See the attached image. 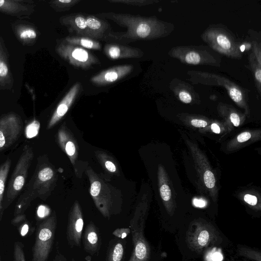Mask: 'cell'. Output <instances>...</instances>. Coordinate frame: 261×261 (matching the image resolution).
Instances as JSON below:
<instances>
[{
	"label": "cell",
	"instance_id": "obj_25",
	"mask_svg": "<svg viewBox=\"0 0 261 261\" xmlns=\"http://www.w3.org/2000/svg\"><path fill=\"white\" fill-rule=\"evenodd\" d=\"M108 1L112 3H121L127 5L139 7L158 2L157 1L152 0H108Z\"/></svg>",
	"mask_w": 261,
	"mask_h": 261
},
{
	"label": "cell",
	"instance_id": "obj_22",
	"mask_svg": "<svg viewBox=\"0 0 261 261\" xmlns=\"http://www.w3.org/2000/svg\"><path fill=\"white\" fill-rule=\"evenodd\" d=\"M80 0H54L49 2L50 6L57 12L69 10L80 2Z\"/></svg>",
	"mask_w": 261,
	"mask_h": 261
},
{
	"label": "cell",
	"instance_id": "obj_14",
	"mask_svg": "<svg viewBox=\"0 0 261 261\" xmlns=\"http://www.w3.org/2000/svg\"><path fill=\"white\" fill-rule=\"evenodd\" d=\"M59 21L69 32L75 33L77 36L88 37L86 16L81 13L71 14L62 16Z\"/></svg>",
	"mask_w": 261,
	"mask_h": 261
},
{
	"label": "cell",
	"instance_id": "obj_8",
	"mask_svg": "<svg viewBox=\"0 0 261 261\" xmlns=\"http://www.w3.org/2000/svg\"><path fill=\"white\" fill-rule=\"evenodd\" d=\"M131 223L134 250L128 261H147L150 256V248L144 236V220L139 221L135 217Z\"/></svg>",
	"mask_w": 261,
	"mask_h": 261
},
{
	"label": "cell",
	"instance_id": "obj_4",
	"mask_svg": "<svg viewBox=\"0 0 261 261\" xmlns=\"http://www.w3.org/2000/svg\"><path fill=\"white\" fill-rule=\"evenodd\" d=\"M187 74L193 84L222 87L234 102L240 105L246 104L248 96L247 91L229 79L214 73L199 71H189Z\"/></svg>",
	"mask_w": 261,
	"mask_h": 261
},
{
	"label": "cell",
	"instance_id": "obj_15",
	"mask_svg": "<svg viewBox=\"0 0 261 261\" xmlns=\"http://www.w3.org/2000/svg\"><path fill=\"white\" fill-rule=\"evenodd\" d=\"M88 37L95 39H105L111 32L109 23L94 15L86 16Z\"/></svg>",
	"mask_w": 261,
	"mask_h": 261
},
{
	"label": "cell",
	"instance_id": "obj_24",
	"mask_svg": "<svg viewBox=\"0 0 261 261\" xmlns=\"http://www.w3.org/2000/svg\"><path fill=\"white\" fill-rule=\"evenodd\" d=\"M124 252V249L121 243H116L111 250L107 261H121Z\"/></svg>",
	"mask_w": 261,
	"mask_h": 261
},
{
	"label": "cell",
	"instance_id": "obj_18",
	"mask_svg": "<svg viewBox=\"0 0 261 261\" xmlns=\"http://www.w3.org/2000/svg\"><path fill=\"white\" fill-rule=\"evenodd\" d=\"M13 85V79L10 70L8 54L0 40V89L11 90Z\"/></svg>",
	"mask_w": 261,
	"mask_h": 261
},
{
	"label": "cell",
	"instance_id": "obj_5",
	"mask_svg": "<svg viewBox=\"0 0 261 261\" xmlns=\"http://www.w3.org/2000/svg\"><path fill=\"white\" fill-rule=\"evenodd\" d=\"M221 236L212 225L204 222L197 221L189 226L186 233V242L192 250L200 252L207 247L221 241Z\"/></svg>",
	"mask_w": 261,
	"mask_h": 261
},
{
	"label": "cell",
	"instance_id": "obj_1",
	"mask_svg": "<svg viewBox=\"0 0 261 261\" xmlns=\"http://www.w3.org/2000/svg\"><path fill=\"white\" fill-rule=\"evenodd\" d=\"M97 16L111 20L120 26L126 28L125 32H111L105 38L106 40L121 44L165 37L170 34L174 28L173 24L159 20L155 17L114 12H103L97 14Z\"/></svg>",
	"mask_w": 261,
	"mask_h": 261
},
{
	"label": "cell",
	"instance_id": "obj_38",
	"mask_svg": "<svg viewBox=\"0 0 261 261\" xmlns=\"http://www.w3.org/2000/svg\"><path fill=\"white\" fill-rule=\"evenodd\" d=\"M231 122L235 126H238L240 123V119L238 114L235 112H232L229 116Z\"/></svg>",
	"mask_w": 261,
	"mask_h": 261
},
{
	"label": "cell",
	"instance_id": "obj_6",
	"mask_svg": "<svg viewBox=\"0 0 261 261\" xmlns=\"http://www.w3.org/2000/svg\"><path fill=\"white\" fill-rule=\"evenodd\" d=\"M56 51L61 58L77 68L88 70L100 64L98 58L86 49L66 43L62 39L57 41Z\"/></svg>",
	"mask_w": 261,
	"mask_h": 261
},
{
	"label": "cell",
	"instance_id": "obj_3",
	"mask_svg": "<svg viewBox=\"0 0 261 261\" xmlns=\"http://www.w3.org/2000/svg\"><path fill=\"white\" fill-rule=\"evenodd\" d=\"M168 55L181 63L193 65H209L220 67V55L208 46L181 45L172 47Z\"/></svg>",
	"mask_w": 261,
	"mask_h": 261
},
{
	"label": "cell",
	"instance_id": "obj_17",
	"mask_svg": "<svg viewBox=\"0 0 261 261\" xmlns=\"http://www.w3.org/2000/svg\"><path fill=\"white\" fill-rule=\"evenodd\" d=\"M13 28L16 37L23 45H32L37 41L38 31L32 24L18 22L13 24Z\"/></svg>",
	"mask_w": 261,
	"mask_h": 261
},
{
	"label": "cell",
	"instance_id": "obj_36",
	"mask_svg": "<svg viewBox=\"0 0 261 261\" xmlns=\"http://www.w3.org/2000/svg\"><path fill=\"white\" fill-rule=\"evenodd\" d=\"M49 210L44 205L39 206L37 211V214L39 217L43 218L48 215Z\"/></svg>",
	"mask_w": 261,
	"mask_h": 261
},
{
	"label": "cell",
	"instance_id": "obj_26",
	"mask_svg": "<svg viewBox=\"0 0 261 261\" xmlns=\"http://www.w3.org/2000/svg\"><path fill=\"white\" fill-rule=\"evenodd\" d=\"M40 128V123L34 120L29 124L25 129L26 136L28 138H32L36 136L38 133Z\"/></svg>",
	"mask_w": 261,
	"mask_h": 261
},
{
	"label": "cell",
	"instance_id": "obj_43",
	"mask_svg": "<svg viewBox=\"0 0 261 261\" xmlns=\"http://www.w3.org/2000/svg\"><path fill=\"white\" fill-rule=\"evenodd\" d=\"M29 230V226L27 224H25L22 227L21 230V234L22 236H25Z\"/></svg>",
	"mask_w": 261,
	"mask_h": 261
},
{
	"label": "cell",
	"instance_id": "obj_13",
	"mask_svg": "<svg viewBox=\"0 0 261 261\" xmlns=\"http://www.w3.org/2000/svg\"><path fill=\"white\" fill-rule=\"evenodd\" d=\"M103 53L109 58L113 60L139 58L144 55L143 51L140 48L116 43L106 44Z\"/></svg>",
	"mask_w": 261,
	"mask_h": 261
},
{
	"label": "cell",
	"instance_id": "obj_21",
	"mask_svg": "<svg viewBox=\"0 0 261 261\" xmlns=\"http://www.w3.org/2000/svg\"><path fill=\"white\" fill-rule=\"evenodd\" d=\"M249 64L252 75L254 77L255 85L258 93H261V65L256 60L253 53H251L248 56Z\"/></svg>",
	"mask_w": 261,
	"mask_h": 261
},
{
	"label": "cell",
	"instance_id": "obj_20",
	"mask_svg": "<svg viewBox=\"0 0 261 261\" xmlns=\"http://www.w3.org/2000/svg\"><path fill=\"white\" fill-rule=\"evenodd\" d=\"M62 40L68 43L77 45L85 49L100 50L101 43L97 40L86 37L67 36Z\"/></svg>",
	"mask_w": 261,
	"mask_h": 261
},
{
	"label": "cell",
	"instance_id": "obj_28",
	"mask_svg": "<svg viewBox=\"0 0 261 261\" xmlns=\"http://www.w3.org/2000/svg\"><path fill=\"white\" fill-rule=\"evenodd\" d=\"M204 184L207 188H213L215 185V178L214 174L210 170H206L203 175Z\"/></svg>",
	"mask_w": 261,
	"mask_h": 261
},
{
	"label": "cell",
	"instance_id": "obj_19",
	"mask_svg": "<svg viewBox=\"0 0 261 261\" xmlns=\"http://www.w3.org/2000/svg\"><path fill=\"white\" fill-rule=\"evenodd\" d=\"M84 245L86 251L90 253L95 252L99 245L98 232L93 224L90 223L87 226L84 236Z\"/></svg>",
	"mask_w": 261,
	"mask_h": 261
},
{
	"label": "cell",
	"instance_id": "obj_16",
	"mask_svg": "<svg viewBox=\"0 0 261 261\" xmlns=\"http://www.w3.org/2000/svg\"><path fill=\"white\" fill-rule=\"evenodd\" d=\"M170 88L178 99L185 103H190L199 97L193 86L185 81L173 79L170 84Z\"/></svg>",
	"mask_w": 261,
	"mask_h": 261
},
{
	"label": "cell",
	"instance_id": "obj_32",
	"mask_svg": "<svg viewBox=\"0 0 261 261\" xmlns=\"http://www.w3.org/2000/svg\"><path fill=\"white\" fill-rule=\"evenodd\" d=\"M7 170H2L0 172V201L5 188V180L7 175Z\"/></svg>",
	"mask_w": 261,
	"mask_h": 261
},
{
	"label": "cell",
	"instance_id": "obj_30",
	"mask_svg": "<svg viewBox=\"0 0 261 261\" xmlns=\"http://www.w3.org/2000/svg\"><path fill=\"white\" fill-rule=\"evenodd\" d=\"M160 195L162 199L165 201H168L171 198V190L169 186L164 184L160 188Z\"/></svg>",
	"mask_w": 261,
	"mask_h": 261
},
{
	"label": "cell",
	"instance_id": "obj_39",
	"mask_svg": "<svg viewBox=\"0 0 261 261\" xmlns=\"http://www.w3.org/2000/svg\"><path fill=\"white\" fill-rule=\"evenodd\" d=\"M251 138V134L249 132H244L240 134L237 137V140L239 142H244L248 140Z\"/></svg>",
	"mask_w": 261,
	"mask_h": 261
},
{
	"label": "cell",
	"instance_id": "obj_40",
	"mask_svg": "<svg viewBox=\"0 0 261 261\" xmlns=\"http://www.w3.org/2000/svg\"><path fill=\"white\" fill-rule=\"evenodd\" d=\"M105 166L106 169L111 172H115L116 171V167L115 164L110 161H106L105 162Z\"/></svg>",
	"mask_w": 261,
	"mask_h": 261
},
{
	"label": "cell",
	"instance_id": "obj_46",
	"mask_svg": "<svg viewBox=\"0 0 261 261\" xmlns=\"http://www.w3.org/2000/svg\"><path fill=\"white\" fill-rule=\"evenodd\" d=\"M231 261H248V260H232Z\"/></svg>",
	"mask_w": 261,
	"mask_h": 261
},
{
	"label": "cell",
	"instance_id": "obj_33",
	"mask_svg": "<svg viewBox=\"0 0 261 261\" xmlns=\"http://www.w3.org/2000/svg\"><path fill=\"white\" fill-rule=\"evenodd\" d=\"M129 232L130 229L129 228H118L113 231V234L118 238L124 239Z\"/></svg>",
	"mask_w": 261,
	"mask_h": 261
},
{
	"label": "cell",
	"instance_id": "obj_41",
	"mask_svg": "<svg viewBox=\"0 0 261 261\" xmlns=\"http://www.w3.org/2000/svg\"><path fill=\"white\" fill-rule=\"evenodd\" d=\"M194 204L197 207H203L205 205V202L202 199L195 198L193 200Z\"/></svg>",
	"mask_w": 261,
	"mask_h": 261
},
{
	"label": "cell",
	"instance_id": "obj_44",
	"mask_svg": "<svg viewBox=\"0 0 261 261\" xmlns=\"http://www.w3.org/2000/svg\"><path fill=\"white\" fill-rule=\"evenodd\" d=\"M5 144V139L2 132L0 131V148L4 146Z\"/></svg>",
	"mask_w": 261,
	"mask_h": 261
},
{
	"label": "cell",
	"instance_id": "obj_27",
	"mask_svg": "<svg viewBox=\"0 0 261 261\" xmlns=\"http://www.w3.org/2000/svg\"><path fill=\"white\" fill-rule=\"evenodd\" d=\"M62 145V148L67 154L69 156L71 162L73 163V161L76 153V148L74 143L71 141L66 142L65 143L61 144Z\"/></svg>",
	"mask_w": 261,
	"mask_h": 261
},
{
	"label": "cell",
	"instance_id": "obj_10",
	"mask_svg": "<svg viewBox=\"0 0 261 261\" xmlns=\"http://www.w3.org/2000/svg\"><path fill=\"white\" fill-rule=\"evenodd\" d=\"M134 66L130 64L115 66L103 70L91 77V82L98 86H103L116 82L129 74Z\"/></svg>",
	"mask_w": 261,
	"mask_h": 261
},
{
	"label": "cell",
	"instance_id": "obj_29",
	"mask_svg": "<svg viewBox=\"0 0 261 261\" xmlns=\"http://www.w3.org/2000/svg\"><path fill=\"white\" fill-rule=\"evenodd\" d=\"M54 175L53 170L46 167L40 171L38 173V178L42 181H45L50 179Z\"/></svg>",
	"mask_w": 261,
	"mask_h": 261
},
{
	"label": "cell",
	"instance_id": "obj_7",
	"mask_svg": "<svg viewBox=\"0 0 261 261\" xmlns=\"http://www.w3.org/2000/svg\"><path fill=\"white\" fill-rule=\"evenodd\" d=\"M88 173L90 181V194L100 212L103 216L108 217L110 215L112 202L108 187L95 175L92 171H89Z\"/></svg>",
	"mask_w": 261,
	"mask_h": 261
},
{
	"label": "cell",
	"instance_id": "obj_11",
	"mask_svg": "<svg viewBox=\"0 0 261 261\" xmlns=\"http://www.w3.org/2000/svg\"><path fill=\"white\" fill-rule=\"evenodd\" d=\"M34 2L27 0H0V12L18 18L28 17L35 11Z\"/></svg>",
	"mask_w": 261,
	"mask_h": 261
},
{
	"label": "cell",
	"instance_id": "obj_34",
	"mask_svg": "<svg viewBox=\"0 0 261 261\" xmlns=\"http://www.w3.org/2000/svg\"><path fill=\"white\" fill-rule=\"evenodd\" d=\"M24 184V178L23 176H18L14 180L13 188L15 190L21 189Z\"/></svg>",
	"mask_w": 261,
	"mask_h": 261
},
{
	"label": "cell",
	"instance_id": "obj_23",
	"mask_svg": "<svg viewBox=\"0 0 261 261\" xmlns=\"http://www.w3.org/2000/svg\"><path fill=\"white\" fill-rule=\"evenodd\" d=\"M238 254L242 256L250 258L255 261H261V253L257 250L242 246H238Z\"/></svg>",
	"mask_w": 261,
	"mask_h": 261
},
{
	"label": "cell",
	"instance_id": "obj_42",
	"mask_svg": "<svg viewBox=\"0 0 261 261\" xmlns=\"http://www.w3.org/2000/svg\"><path fill=\"white\" fill-rule=\"evenodd\" d=\"M211 129L216 134H219L220 132V127L216 123H213L211 125Z\"/></svg>",
	"mask_w": 261,
	"mask_h": 261
},
{
	"label": "cell",
	"instance_id": "obj_2",
	"mask_svg": "<svg viewBox=\"0 0 261 261\" xmlns=\"http://www.w3.org/2000/svg\"><path fill=\"white\" fill-rule=\"evenodd\" d=\"M201 37L211 49L227 58L240 60L241 42L225 25L211 24L201 34Z\"/></svg>",
	"mask_w": 261,
	"mask_h": 261
},
{
	"label": "cell",
	"instance_id": "obj_37",
	"mask_svg": "<svg viewBox=\"0 0 261 261\" xmlns=\"http://www.w3.org/2000/svg\"><path fill=\"white\" fill-rule=\"evenodd\" d=\"M191 123L193 126L197 127H204L207 124L205 121L196 119H192Z\"/></svg>",
	"mask_w": 261,
	"mask_h": 261
},
{
	"label": "cell",
	"instance_id": "obj_12",
	"mask_svg": "<svg viewBox=\"0 0 261 261\" xmlns=\"http://www.w3.org/2000/svg\"><path fill=\"white\" fill-rule=\"evenodd\" d=\"M81 90V84L80 83H76L69 89L58 104L49 122L48 128L54 125L64 116L76 99Z\"/></svg>",
	"mask_w": 261,
	"mask_h": 261
},
{
	"label": "cell",
	"instance_id": "obj_35",
	"mask_svg": "<svg viewBox=\"0 0 261 261\" xmlns=\"http://www.w3.org/2000/svg\"><path fill=\"white\" fill-rule=\"evenodd\" d=\"M245 201L251 205H255L257 204V199L256 196L250 194H246L244 197Z\"/></svg>",
	"mask_w": 261,
	"mask_h": 261
},
{
	"label": "cell",
	"instance_id": "obj_45",
	"mask_svg": "<svg viewBox=\"0 0 261 261\" xmlns=\"http://www.w3.org/2000/svg\"><path fill=\"white\" fill-rule=\"evenodd\" d=\"M246 49V44L245 43L241 44V46H240V50L241 52V53H244L245 50Z\"/></svg>",
	"mask_w": 261,
	"mask_h": 261
},
{
	"label": "cell",
	"instance_id": "obj_9",
	"mask_svg": "<svg viewBox=\"0 0 261 261\" xmlns=\"http://www.w3.org/2000/svg\"><path fill=\"white\" fill-rule=\"evenodd\" d=\"M83 226L81 207L76 201L70 212L67 227V238L71 246H80Z\"/></svg>",
	"mask_w": 261,
	"mask_h": 261
},
{
	"label": "cell",
	"instance_id": "obj_31",
	"mask_svg": "<svg viewBox=\"0 0 261 261\" xmlns=\"http://www.w3.org/2000/svg\"><path fill=\"white\" fill-rule=\"evenodd\" d=\"M53 237V232L49 228H42L39 234V238L41 241L50 240Z\"/></svg>",
	"mask_w": 261,
	"mask_h": 261
}]
</instances>
